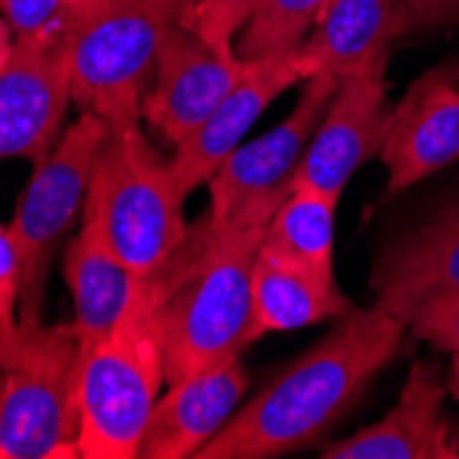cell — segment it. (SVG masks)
Returning <instances> with one entry per match:
<instances>
[{"label": "cell", "mask_w": 459, "mask_h": 459, "mask_svg": "<svg viewBox=\"0 0 459 459\" xmlns=\"http://www.w3.org/2000/svg\"><path fill=\"white\" fill-rule=\"evenodd\" d=\"M404 327L377 303L366 311L352 308L237 410L195 459H270L314 446L396 358Z\"/></svg>", "instance_id": "cell-1"}, {"label": "cell", "mask_w": 459, "mask_h": 459, "mask_svg": "<svg viewBox=\"0 0 459 459\" xmlns=\"http://www.w3.org/2000/svg\"><path fill=\"white\" fill-rule=\"evenodd\" d=\"M264 234L267 226L221 223L206 212L149 278L165 385L247 347L250 278Z\"/></svg>", "instance_id": "cell-2"}, {"label": "cell", "mask_w": 459, "mask_h": 459, "mask_svg": "<svg viewBox=\"0 0 459 459\" xmlns=\"http://www.w3.org/2000/svg\"><path fill=\"white\" fill-rule=\"evenodd\" d=\"M193 0H94L69 12L72 102L108 130L141 124L157 50Z\"/></svg>", "instance_id": "cell-3"}, {"label": "cell", "mask_w": 459, "mask_h": 459, "mask_svg": "<svg viewBox=\"0 0 459 459\" xmlns=\"http://www.w3.org/2000/svg\"><path fill=\"white\" fill-rule=\"evenodd\" d=\"M162 385L165 368L146 286L143 300L110 333L80 347L77 456L135 459Z\"/></svg>", "instance_id": "cell-4"}, {"label": "cell", "mask_w": 459, "mask_h": 459, "mask_svg": "<svg viewBox=\"0 0 459 459\" xmlns=\"http://www.w3.org/2000/svg\"><path fill=\"white\" fill-rule=\"evenodd\" d=\"M82 218H91L116 254L152 278L185 237V195L165 160L135 127L108 130Z\"/></svg>", "instance_id": "cell-5"}, {"label": "cell", "mask_w": 459, "mask_h": 459, "mask_svg": "<svg viewBox=\"0 0 459 459\" xmlns=\"http://www.w3.org/2000/svg\"><path fill=\"white\" fill-rule=\"evenodd\" d=\"M74 325H22L0 363V459L77 456Z\"/></svg>", "instance_id": "cell-6"}, {"label": "cell", "mask_w": 459, "mask_h": 459, "mask_svg": "<svg viewBox=\"0 0 459 459\" xmlns=\"http://www.w3.org/2000/svg\"><path fill=\"white\" fill-rule=\"evenodd\" d=\"M105 138L108 124L94 113H80L50 154L36 162L14 221L9 223L20 259V325L45 322L41 314L56 245L86 206Z\"/></svg>", "instance_id": "cell-7"}, {"label": "cell", "mask_w": 459, "mask_h": 459, "mask_svg": "<svg viewBox=\"0 0 459 459\" xmlns=\"http://www.w3.org/2000/svg\"><path fill=\"white\" fill-rule=\"evenodd\" d=\"M342 77L311 74L303 94L278 127L239 143L215 171L210 185V218L221 223L270 226L283 198L291 193L311 135L339 91Z\"/></svg>", "instance_id": "cell-8"}, {"label": "cell", "mask_w": 459, "mask_h": 459, "mask_svg": "<svg viewBox=\"0 0 459 459\" xmlns=\"http://www.w3.org/2000/svg\"><path fill=\"white\" fill-rule=\"evenodd\" d=\"M72 102L69 33L14 39L0 72V160H45Z\"/></svg>", "instance_id": "cell-9"}, {"label": "cell", "mask_w": 459, "mask_h": 459, "mask_svg": "<svg viewBox=\"0 0 459 459\" xmlns=\"http://www.w3.org/2000/svg\"><path fill=\"white\" fill-rule=\"evenodd\" d=\"M388 61L391 53L342 77L336 97L308 141L291 190L311 187L342 198L352 174L371 154H380L391 130V108L385 105Z\"/></svg>", "instance_id": "cell-10"}, {"label": "cell", "mask_w": 459, "mask_h": 459, "mask_svg": "<svg viewBox=\"0 0 459 459\" xmlns=\"http://www.w3.org/2000/svg\"><path fill=\"white\" fill-rule=\"evenodd\" d=\"M247 69L237 53L206 45L182 22L162 36L141 118L169 146L185 143Z\"/></svg>", "instance_id": "cell-11"}, {"label": "cell", "mask_w": 459, "mask_h": 459, "mask_svg": "<svg viewBox=\"0 0 459 459\" xmlns=\"http://www.w3.org/2000/svg\"><path fill=\"white\" fill-rule=\"evenodd\" d=\"M308 77L311 69L300 48L283 56L247 61L242 80L223 97V102L210 113V118L185 143L177 146L171 157V171L182 195L187 198L195 187L210 182L223 160L242 143L256 118L286 89H291L295 82H306Z\"/></svg>", "instance_id": "cell-12"}, {"label": "cell", "mask_w": 459, "mask_h": 459, "mask_svg": "<svg viewBox=\"0 0 459 459\" xmlns=\"http://www.w3.org/2000/svg\"><path fill=\"white\" fill-rule=\"evenodd\" d=\"M377 157L388 171L385 195L459 162V82L446 69L419 77L391 108V130Z\"/></svg>", "instance_id": "cell-13"}, {"label": "cell", "mask_w": 459, "mask_h": 459, "mask_svg": "<svg viewBox=\"0 0 459 459\" xmlns=\"http://www.w3.org/2000/svg\"><path fill=\"white\" fill-rule=\"evenodd\" d=\"M437 366L415 360L385 419L325 448V459H454L459 437L448 421Z\"/></svg>", "instance_id": "cell-14"}, {"label": "cell", "mask_w": 459, "mask_h": 459, "mask_svg": "<svg viewBox=\"0 0 459 459\" xmlns=\"http://www.w3.org/2000/svg\"><path fill=\"white\" fill-rule=\"evenodd\" d=\"M371 289L377 306L404 325L432 295L459 291V198L385 250L371 270Z\"/></svg>", "instance_id": "cell-15"}, {"label": "cell", "mask_w": 459, "mask_h": 459, "mask_svg": "<svg viewBox=\"0 0 459 459\" xmlns=\"http://www.w3.org/2000/svg\"><path fill=\"white\" fill-rule=\"evenodd\" d=\"M247 391L239 358L169 383L152 412L141 454L146 459H187L210 443L237 412Z\"/></svg>", "instance_id": "cell-16"}, {"label": "cell", "mask_w": 459, "mask_h": 459, "mask_svg": "<svg viewBox=\"0 0 459 459\" xmlns=\"http://www.w3.org/2000/svg\"><path fill=\"white\" fill-rule=\"evenodd\" d=\"M64 273L74 300V330L80 347L110 333L146 295L149 278L124 262L102 229L82 218L80 234L69 242Z\"/></svg>", "instance_id": "cell-17"}, {"label": "cell", "mask_w": 459, "mask_h": 459, "mask_svg": "<svg viewBox=\"0 0 459 459\" xmlns=\"http://www.w3.org/2000/svg\"><path fill=\"white\" fill-rule=\"evenodd\" d=\"M352 306L336 286V278L319 275L291 262L264 242L256 250L250 278V325L247 344L270 333H286L325 319H342Z\"/></svg>", "instance_id": "cell-18"}, {"label": "cell", "mask_w": 459, "mask_h": 459, "mask_svg": "<svg viewBox=\"0 0 459 459\" xmlns=\"http://www.w3.org/2000/svg\"><path fill=\"white\" fill-rule=\"evenodd\" d=\"M391 0H327L300 53L311 74L347 77L391 53Z\"/></svg>", "instance_id": "cell-19"}, {"label": "cell", "mask_w": 459, "mask_h": 459, "mask_svg": "<svg viewBox=\"0 0 459 459\" xmlns=\"http://www.w3.org/2000/svg\"><path fill=\"white\" fill-rule=\"evenodd\" d=\"M339 198L311 187H295L273 215L264 245L319 275L333 278V237Z\"/></svg>", "instance_id": "cell-20"}, {"label": "cell", "mask_w": 459, "mask_h": 459, "mask_svg": "<svg viewBox=\"0 0 459 459\" xmlns=\"http://www.w3.org/2000/svg\"><path fill=\"white\" fill-rule=\"evenodd\" d=\"M325 4L327 0H264L242 28L234 53L242 61H262L298 50Z\"/></svg>", "instance_id": "cell-21"}, {"label": "cell", "mask_w": 459, "mask_h": 459, "mask_svg": "<svg viewBox=\"0 0 459 459\" xmlns=\"http://www.w3.org/2000/svg\"><path fill=\"white\" fill-rule=\"evenodd\" d=\"M264 0H193V6L182 14V25L201 36L206 45L234 53L237 36L256 14Z\"/></svg>", "instance_id": "cell-22"}, {"label": "cell", "mask_w": 459, "mask_h": 459, "mask_svg": "<svg viewBox=\"0 0 459 459\" xmlns=\"http://www.w3.org/2000/svg\"><path fill=\"white\" fill-rule=\"evenodd\" d=\"M20 259L9 226L0 223V363L20 339Z\"/></svg>", "instance_id": "cell-23"}, {"label": "cell", "mask_w": 459, "mask_h": 459, "mask_svg": "<svg viewBox=\"0 0 459 459\" xmlns=\"http://www.w3.org/2000/svg\"><path fill=\"white\" fill-rule=\"evenodd\" d=\"M0 17H4L14 39H48L66 30L69 12L64 0H0Z\"/></svg>", "instance_id": "cell-24"}, {"label": "cell", "mask_w": 459, "mask_h": 459, "mask_svg": "<svg viewBox=\"0 0 459 459\" xmlns=\"http://www.w3.org/2000/svg\"><path fill=\"white\" fill-rule=\"evenodd\" d=\"M407 327H412L415 336L429 342L437 350L459 352V291L432 295L412 314Z\"/></svg>", "instance_id": "cell-25"}, {"label": "cell", "mask_w": 459, "mask_h": 459, "mask_svg": "<svg viewBox=\"0 0 459 459\" xmlns=\"http://www.w3.org/2000/svg\"><path fill=\"white\" fill-rule=\"evenodd\" d=\"M394 39L459 28V0H391Z\"/></svg>", "instance_id": "cell-26"}, {"label": "cell", "mask_w": 459, "mask_h": 459, "mask_svg": "<svg viewBox=\"0 0 459 459\" xmlns=\"http://www.w3.org/2000/svg\"><path fill=\"white\" fill-rule=\"evenodd\" d=\"M12 50H14V30H12V25L4 17H0V72H4Z\"/></svg>", "instance_id": "cell-27"}, {"label": "cell", "mask_w": 459, "mask_h": 459, "mask_svg": "<svg viewBox=\"0 0 459 459\" xmlns=\"http://www.w3.org/2000/svg\"><path fill=\"white\" fill-rule=\"evenodd\" d=\"M448 391L459 402V352H454V366H451V374H448Z\"/></svg>", "instance_id": "cell-28"}, {"label": "cell", "mask_w": 459, "mask_h": 459, "mask_svg": "<svg viewBox=\"0 0 459 459\" xmlns=\"http://www.w3.org/2000/svg\"><path fill=\"white\" fill-rule=\"evenodd\" d=\"M89 4H94V0H64V6H66V12H77V9H82V6H89Z\"/></svg>", "instance_id": "cell-29"}]
</instances>
